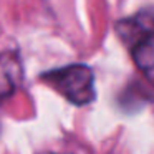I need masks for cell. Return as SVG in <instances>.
<instances>
[{
  "instance_id": "cell-2",
  "label": "cell",
  "mask_w": 154,
  "mask_h": 154,
  "mask_svg": "<svg viewBox=\"0 0 154 154\" xmlns=\"http://www.w3.org/2000/svg\"><path fill=\"white\" fill-rule=\"evenodd\" d=\"M22 63L15 51L0 55V103H4L18 90L22 83Z\"/></svg>"
},
{
  "instance_id": "cell-1",
  "label": "cell",
  "mask_w": 154,
  "mask_h": 154,
  "mask_svg": "<svg viewBox=\"0 0 154 154\" xmlns=\"http://www.w3.org/2000/svg\"><path fill=\"white\" fill-rule=\"evenodd\" d=\"M42 80L78 106L91 103L96 94L93 71L86 65H70L48 71L42 76Z\"/></svg>"
},
{
  "instance_id": "cell-3",
  "label": "cell",
  "mask_w": 154,
  "mask_h": 154,
  "mask_svg": "<svg viewBox=\"0 0 154 154\" xmlns=\"http://www.w3.org/2000/svg\"><path fill=\"white\" fill-rule=\"evenodd\" d=\"M133 60L149 83L154 85V32L141 35L133 43Z\"/></svg>"
}]
</instances>
